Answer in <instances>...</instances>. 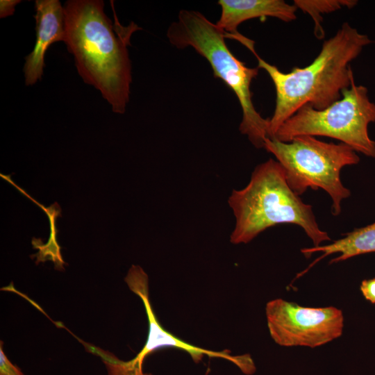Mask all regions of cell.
I'll use <instances>...</instances> for the list:
<instances>
[{
	"label": "cell",
	"mask_w": 375,
	"mask_h": 375,
	"mask_svg": "<svg viewBox=\"0 0 375 375\" xmlns=\"http://www.w3.org/2000/svg\"><path fill=\"white\" fill-rule=\"evenodd\" d=\"M130 290L143 302L149 323L147 341L142 350L133 359L143 363L146 356L162 347H173L188 353L195 362H199L204 356L226 359L237 365L244 374L255 371L253 362L249 355L232 356L228 351H214L197 347L175 337L162 328L156 318L149 299L148 276L142 267L132 265L125 277Z\"/></svg>",
	"instance_id": "8"
},
{
	"label": "cell",
	"mask_w": 375,
	"mask_h": 375,
	"mask_svg": "<svg viewBox=\"0 0 375 375\" xmlns=\"http://www.w3.org/2000/svg\"><path fill=\"white\" fill-rule=\"evenodd\" d=\"M264 149L283 167L294 193L299 196L308 188L323 189L331 198L333 215H340L342 201L351 195L342 183L341 169L360 162L353 149L342 142H326L310 135L297 136L288 142L267 138Z\"/></svg>",
	"instance_id": "5"
},
{
	"label": "cell",
	"mask_w": 375,
	"mask_h": 375,
	"mask_svg": "<svg viewBox=\"0 0 375 375\" xmlns=\"http://www.w3.org/2000/svg\"><path fill=\"white\" fill-rule=\"evenodd\" d=\"M63 10V42L74 56L79 75L101 93L114 112L124 113L132 82L127 46L140 28L132 23L114 31L101 0L67 1Z\"/></svg>",
	"instance_id": "1"
},
{
	"label": "cell",
	"mask_w": 375,
	"mask_h": 375,
	"mask_svg": "<svg viewBox=\"0 0 375 375\" xmlns=\"http://www.w3.org/2000/svg\"><path fill=\"white\" fill-rule=\"evenodd\" d=\"M265 314L271 338L282 347L315 348L338 338L344 328L341 310L310 308L282 299L269 301Z\"/></svg>",
	"instance_id": "7"
},
{
	"label": "cell",
	"mask_w": 375,
	"mask_h": 375,
	"mask_svg": "<svg viewBox=\"0 0 375 375\" xmlns=\"http://www.w3.org/2000/svg\"><path fill=\"white\" fill-rule=\"evenodd\" d=\"M35 6L36 40L33 51L25 58L24 73L27 86L40 80L44 56L53 43L64 40V10L58 0H37Z\"/></svg>",
	"instance_id": "10"
},
{
	"label": "cell",
	"mask_w": 375,
	"mask_h": 375,
	"mask_svg": "<svg viewBox=\"0 0 375 375\" xmlns=\"http://www.w3.org/2000/svg\"><path fill=\"white\" fill-rule=\"evenodd\" d=\"M354 0H294V5L310 15L315 23V35L319 39L324 37L322 26V15L331 13L346 7L352 8L357 4Z\"/></svg>",
	"instance_id": "13"
},
{
	"label": "cell",
	"mask_w": 375,
	"mask_h": 375,
	"mask_svg": "<svg viewBox=\"0 0 375 375\" xmlns=\"http://www.w3.org/2000/svg\"><path fill=\"white\" fill-rule=\"evenodd\" d=\"M301 251L306 257L310 256L315 252H322V255L304 271L298 274L297 278L304 274L317 262L331 254L339 253L338 256L330 262V263H335L358 255L375 252V222L345 233L343 238L331 244L303 248Z\"/></svg>",
	"instance_id": "11"
},
{
	"label": "cell",
	"mask_w": 375,
	"mask_h": 375,
	"mask_svg": "<svg viewBox=\"0 0 375 375\" xmlns=\"http://www.w3.org/2000/svg\"><path fill=\"white\" fill-rule=\"evenodd\" d=\"M228 203L235 224L230 236L232 244H247L269 227L280 224L301 226L314 247L330 241L319 227L312 206L305 203L288 185L284 169L272 158L258 165L249 183L233 190Z\"/></svg>",
	"instance_id": "3"
},
{
	"label": "cell",
	"mask_w": 375,
	"mask_h": 375,
	"mask_svg": "<svg viewBox=\"0 0 375 375\" xmlns=\"http://www.w3.org/2000/svg\"><path fill=\"white\" fill-rule=\"evenodd\" d=\"M360 291L367 301L375 303V278L362 281Z\"/></svg>",
	"instance_id": "16"
},
{
	"label": "cell",
	"mask_w": 375,
	"mask_h": 375,
	"mask_svg": "<svg viewBox=\"0 0 375 375\" xmlns=\"http://www.w3.org/2000/svg\"><path fill=\"white\" fill-rule=\"evenodd\" d=\"M374 122L375 103L369 100L367 88L357 85L353 76L340 99L322 110L303 106L280 126L273 139L288 142L300 135L329 137L375 158V141L368 133L369 124Z\"/></svg>",
	"instance_id": "6"
},
{
	"label": "cell",
	"mask_w": 375,
	"mask_h": 375,
	"mask_svg": "<svg viewBox=\"0 0 375 375\" xmlns=\"http://www.w3.org/2000/svg\"><path fill=\"white\" fill-rule=\"evenodd\" d=\"M0 176L17 189L22 194L27 197L30 200L41 208L49 219L50 232L48 241L46 244H43L41 239L33 238L32 239V244L34 249H39V251L37 254L33 255L31 257H36L37 264L40 262H45L46 260H50L55 264L56 269L58 270L64 269L63 265L65 264V262L63 261L61 256V247L57 241V234L58 231L56 225V218L61 216V208L59 204L57 202H55L50 206L45 207L38 201L35 200L26 190L17 185L11 179L10 175L1 174Z\"/></svg>",
	"instance_id": "12"
},
{
	"label": "cell",
	"mask_w": 375,
	"mask_h": 375,
	"mask_svg": "<svg viewBox=\"0 0 375 375\" xmlns=\"http://www.w3.org/2000/svg\"><path fill=\"white\" fill-rule=\"evenodd\" d=\"M167 37L176 48L192 47L208 60L214 76L223 81L238 99L242 112L240 131L256 148H264L268 119L256 110L250 89L259 68L249 67L238 59L226 45V34L199 11L180 10L177 20L169 25Z\"/></svg>",
	"instance_id": "4"
},
{
	"label": "cell",
	"mask_w": 375,
	"mask_h": 375,
	"mask_svg": "<svg viewBox=\"0 0 375 375\" xmlns=\"http://www.w3.org/2000/svg\"><path fill=\"white\" fill-rule=\"evenodd\" d=\"M217 3L221 7V15L217 26L226 34L227 38L241 42L252 53L255 51L254 41L238 31L241 23L267 17L285 22L297 18V8L283 0H219Z\"/></svg>",
	"instance_id": "9"
},
{
	"label": "cell",
	"mask_w": 375,
	"mask_h": 375,
	"mask_svg": "<svg viewBox=\"0 0 375 375\" xmlns=\"http://www.w3.org/2000/svg\"><path fill=\"white\" fill-rule=\"evenodd\" d=\"M0 344V375H24L17 366L14 365L6 357L3 348Z\"/></svg>",
	"instance_id": "15"
},
{
	"label": "cell",
	"mask_w": 375,
	"mask_h": 375,
	"mask_svg": "<svg viewBox=\"0 0 375 375\" xmlns=\"http://www.w3.org/2000/svg\"><path fill=\"white\" fill-rule=\"evenodd\" d=\"M373 42L367 35L344 22L333 37L323 42L317 56L305 67H294L285 73L256 56L258 67L268 74L276 90V105L268 119L267 137L273 139L280 126L303 106L322 110L340 99L353 76L350 62L364 47Z\"/></svg>",
	"instance_id": "2"
},
{
	"label": "cell",
	"mask_w": 375,
	"mask_h": 375,
	"mask_svg": "<svg viewBox=\"0 0 375 375\" xmlns=\"http://www.w3.org/2000/svg\"><path fill=\"white\" fill-rule=\"evenodd\" d=\"M88 350L101 358L107 369V375H151L144 373L142 364L133 359L124 361L112 353L93 345L86 344Z\"/></svg>",
	"instance_id": "14"
},
{
	"label": "cell",
	"mask_w": 375,
	"mask_h": 375,
	"mask_svg": "<svg viewBox=\"0 0 375 375\" xmlns=\"http://www.w3.org/2000/svg\"><path fill=\"white\" fill-rule=\"evenodd\" d=\"M18 0H1L0 1V17H6L13 15L15 6L19 3Z\"/></svg>",
	"instance_id": "17"
}]
</instances>
